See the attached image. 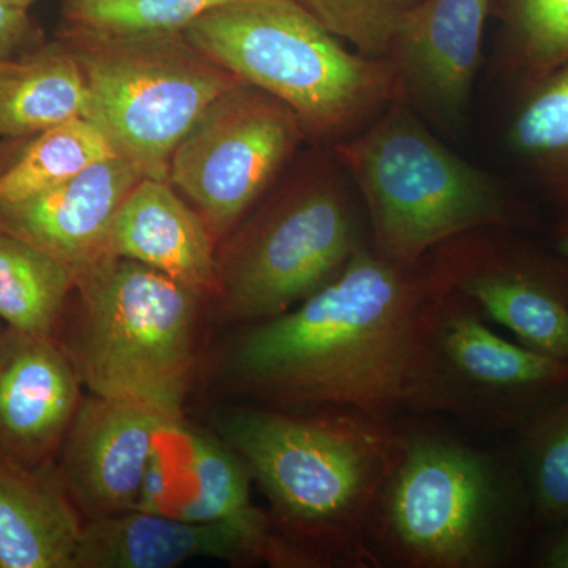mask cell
<instances>
[{
  "label": "cell",
  "instance_id": "1",
  "mask_svg": "<svg viewBox=\"0 0 568 568\" xmlns=\"http://www.w3.org/2000/svg\"><path fill=\"white\" fill-rule=\"evenodd\" d=\"M440 286L429 257L395 263L369 242L294 308L244 325L220 373L246 405L353 410L387 420L447 414L425 317Z\"/></svg>",
  "mask_w": 568,
  "mask_h": 568
},
{
  "label": "cell",
  "instance_id": "2",
  "mask_svg": "<svg viewBox=\"0 0 568 568\" xmlns=\"http://www.w3.org/2000/svg\"><path fill=\"white\" fill-rule=\"evenodd\" d=\"M267 496L290 567H377L373 515L406 429L353 410L241 405L212 418Z\"/></svg>",
  "mask_w": 568,
  "mask_h": 568
},
{
  "label": "cell",
  "instance_id": "3",
  "mask_svg": "<svg viewBox=\"0 0 568 568\" xmlns=\"http://www.w3.org/2000/svg\"><path fill=\"white\" fill-rule=\"evenodd\" d=\"M530 526L514 463L437 433L406 432L369 544L377 564L495 568L510 562Z\"/></svg>",
  "mask_w": 568,
  "mask_h": 568
},
{
  "label": "cell",
  "instance_id": "4",
  "mask_svg": "<svg viewBox=\"0 0 568 568\" xmlns=\"http://www.w3.org/2000/svg\"><path fill=\"white\" fill-rule=\"evenodd\" d=\"M182 37L239 81L290 106L304 132L336 144L402 100L388 59L347 50L298 0H227Z\"/></svg>",
  "mask_w": 568,
  "mask_h": 568
},
{
  "label": "cell",
  "instance_id": "5",
  "mask_svg": "<svg viewBox=\"0 0 568 568\" xmlns=\"http://www.w3.org/2000/svg\"><path fill=\"white\" fill-rule=\"evenodd\" d=\"M335 153L364 201L373 248L395 263L418 265L459 235L529 222L517 197L437 140L402 100Z\"/></svg>",
  "mask_w": 568,
  "mask_h": 568
},
{
  "label": "cell",
  "instance_id": "6",
  "mask_svg": "<svg viewBox=\"0 0 568 568\" xmlns=\"http://www.w3.org/2000/svg\"><path fill=\"white\" fill-rule=\"evenodd\" d=\"M78 312L61 343L89 394L133 399L183 418L197 358L203 295L104 254L74 272Z\"/></svg>",
  "mask_w": 568,
  "mask_h": 568
},
{
  "label": "cell",
  "instance_id": "7",
  "mask_svg": "<svg viewBox=\"0 0 568 568\" xmlns=\"http://www.w3.org/2000/svg\"><path fill=\"white\" fill-rule=\"evenodd\" d=\"M365 241L354 197L335 175L283 193L216 257V310L223 323L282 315L332 282Z\"/></svg>",
  "mask_w": 568,
  "mask_h": 568
},
{
  "label": "cell",
  "instance_id": "8",
  "mask_svg": "<svg viewBox=\"0 0 568 568\" xmlns=\"http://www.w3.org/2000/svg\"><path fill=\"white\" fill-rule=\"evenodd\" d=\"M84 71V118L145 178L166 179L171 155L194 122L237 78L182 33L144 39L84 36L73 51Z\"/></svg>",
  "mask_w": 568,
  "mask_h": 568
},
{
  "label": "cell",
  "instance_id": "9",
  "mask_svg": "<svg viewBox=\"0 0 568 568\" xmlns=\"http://www.w3.org/2000/svg\"><path fill=\"white\" fill-rule=\"evenodd\" d=\"M290 106L239 81L179 142L168 181L200 212L213 237H226L260 200L304 136Z\"/></svg>",
  "mask_w": 568,
  "mask_h": 568
},
{
  "label": "cell",
  "instance_id": "10",
  "mask_svg": "<svg viewBox=\"0 0 568 568\" xmlns=\"http://www.w3.org/2000/svg\"><path fill=\"white\" fill-rule=\"evenodd\" d=\"M426 336L447 414L523 432L568 394V364L497 334L476 306L440 286Z\"/></svg>",
  "mask_w": 568,
  "mask_h": 568
},
{
  "label": "cell",
  "instance_id": "11",
  "mask_svg": "<svg viewBox=\"0 0 568 568\" xmlns=\"http://www.w3.org/2000/svg\"><path fill=\"white\" fill-rule=\"evenodd\" d=\"M484 230L452 239L429 261L440 282L518 343L568 364V260Z\"/></svg>",
  "mask_w": 568,
  "mask_h": 568
},
{
  "label": "cell",
  "instance_id": "12",
  "mask_svg": "<svg viewBox=\"0 0 568 568\" xmlns=\"http://www.w3.org/2000/svg\"><path fill=\"white\" fill-rule=\"evenodd\" d=\"M178 420L133 399H82L52 473L84 521L138 508L160 433Z\"/></svg>",
  "mask_w": 568,
  "mask_h": 568
},
{
  "label": "cell",
  "instance_id": "13",
  "mask_svg": "<svg viewBox=\"0 0 568 568\" xmlns=\"http://www.w3.org/2000/svg\"><path fill=\"white\" fill-rule=\"evenodd\" d=\"M493 0H425L399 22L386 59L402 102L455 129L469 108Z\"/></svg>",
  "mask_w": 568,
  "mask_h": 568
},
{
  "label": "cell",
  "instance_id": "14",
  "mask_svg": "<svg viewBox=\"0 0 568 568\" xmlns=\"http://www.w3.org/2000/svg\"><path fill=\"white\" fill-rule=\"evenodd\" d=\"M200 558L287 567L272 525L189 521L134 508L85 519L73 568H173Z\"/></svg>",
  "mask_w": 568,
  "mask_h": 568
},
{
  "label": "cell",
  "instance_id": "15",
  "mask_svg": "<svg viewBox=\"0 0 568 568\" xmlns=\"http://www.w3.org/2000/svg\"><path fill=\"white\" fill-rule=\"evenodd\" d=\"M82 399L81 377L58 336L0 331V454L52 469Z\"/></svg>",
  "mask_w": 568,
  "mask_h": 568
},
{
  "label": "cell",
  "instance_id": "16",
  "mask_svg": "<svg viewBox=\"0 0 568 568\" xmlns=\"http://www.w3.org/2000/svg\"><path fill=\"white\" fill-rule=\"evenodd\" d=\"M250 487L252 477L233 448L182 418L160 433L138 510L189 521L272 525L267 511L254 506Z\"/></svg>",
  "mask_w": 568,
  "mask_h": 568
},
{
  "label": "cell",
  "instance_id": "17",
  "mask_svg": "<svg viewBox=\"0 0 568 568\" xmlns=\"http://www.w3.org/2000/svg\"><path fill=\"white\" fill-rule=\"evenodd\" d=\"M144 174L123 156L17 203L0 204V231L70 265L73 272L108 254L119 209Z\"/></svg>",
  "mask_w": 568,
  "mask_h": 568
},
{
  "label": "cell",
  "instance_id": "18",
  "mask_svg": "<svg viewBox=\"0 0 568 568\" xmlns=\"http://www.w3.org/2000/svg\"><path fill=\"white\" fill-rule=\"evenodd\" d=\"M108 253L149 265L203 297H215L213 234L166 179L142 178L119 209Z\"/></svg>",
  "mask_w": 568,
  "mask_h": 568
},
{
  "label": "cell",
  "instance_id": "19",
  "mask_svg": "<svg viewBox=\"0 0 568 568\" xmlns=\"http://www.w3.org/2000/svg\"><path fill=\"white\" fill-rule=\"evenodd\" d=\"M82 525L52 469L0 454V568H73Z\"/></svg>",
  "mask_w": 568,
  "mask_h": 568
},
{
  "label": "cell",
  "instance_id": "20",
  "mask_svg": "<svg viewBox=\"0 0 568 568\" xmlns=\"http://www.w3.org/2000/svg\"><path fill=\"white\" fill-rule=\"evenodd\" d=\"M88 85L73 52L0 62V136H26L84 118Z\"/></svg>",
  "mask_w": 568,
  "mask_h": 568
},
{
  "label": "cell",
  "instance_id": "21",
  "mask_svg": "<svg viewBox=\"0 0 568 568\" xmlns=\"http://www.w3.org/2000/svg\"><path fill=\"white\" fill-rule=\"evenodd\" d=\"M73 290L70 265L0 231V321L6 327L55 336Z\"/></svg>",
  "mask_w": 568,
  "mask_h": 568
},
{
  "label": "cell",
  "instance_id": "22",
  "mask_svg": "<svg viewBox=\"0 0 568 568\" xmlns=\"http://www.w3.org/2000/svg\"><path fill=\"white\" fill-rule=\"evenodd\" d=\"M106 134L85 118L37 133L36 140L0 174V204L17 203L77 178L93 164L118 156Z\"/></svg>",
  "mask_w": 568,
  "mask_h": 568
},
{
  "label": "cell",
  "instance_id": "23",
  "mask_svg": "<svg viewBox=\"0 0 568 568\" xmlns=\"http://www.w3.org/2000/svg\"><path fill=\"white\" fill-rule=\"evenodd\" d=\"M528 85L508 142L568 212V65Z\"/></svg>",
  "mask_w": 568,
  "mask_h": 568
},
{
  "label": "cell",
  "instance_id": "24",
  "mask_svg": "<svg viewBox=\"0 0 568 568\" xmlns=\"http://www.w3.org/2000/svg\"><path fill=\"white\" fill-rule=\"evenodd\" d=\"M517 469L532 528L568 525V394L519 432Z\"/></svg>",
  "mask_w": 568,
  "mask_h": 568
},
{
  "label": "cell",
  "instance_id": "25",
  "mask_svg": "<svg viewBox=\"0 0 568 568\" xmlns=\"http://www.w3.org/2000/svg\"><path fill=\"white\" fill-rule=\"evenodd\" d=\"M227 0H70L69 20L84 36L144 39L178 36Z\"/></svg>",
  "mask_w": 568,
  "mask_h": 568
},
{
  "label": "cell",
  "instance_id": "26",
  "mask_svg": "<svg viewBox=\"0 0 568 568\" xmlns=\"http://www.w3.org/2000/svg\"><path fill=\"white\" fill-rule=\"evenodd\" d=\"M508 54L532 84L568 65V0H508Z\"/></svg>",
  "mask_w": 568,
  "mask_h": 568
},
{
  "label": "cell",
  "instance_id": "27",
  "mask_svg": "<svg viewBox=\"0 0 568 568\" xmlns=\"http://www.w3.org/2000/svg\"><path fill=\"white\" fill-rule=\"evenodd\" d=\"M339 40L368 58L386 59L399 22L425 0H298Z\"/></svg>",
  "mask_w": 568,
  "mask_h": 568
},
{
  "label": "cell",
  "instance_id": "28",
  "mask_svg": "<svg viewBox=\"0 0 568 568\" xmlns=\"http://www.w3.org/2000/svg\"><path fill=\"white\" fill-rule=\"evenodd\" d=\"M32 33L28 10L0 3V62L10 61Z\"/></svg>",
  "mask_w": 568,
  "mask_h": 568
},
{
  "label": "cell",
  "instance_id": "29",
  "mask_svg": "<svg viewBox=\"0 0 568 568\" xmlns=\"http://www.w3.org/2000/svg\"><path fill=\"white\" fill-rule=\"evenodd\" d=\"M537 566L568 568V525L548 530V537L538 549Z\"/></svg>",
  "mask_w": 568,
  "mask_h": 568
},
{
  "label": "cell",
  "instance_id": "30",
  "mask_svg": "<svg viewBox=\"0 0 568 568\" xmlns=\"http://www.w3.org/2000/svg\"><path fill=\"white\" fill-rule=\"evenodd\" d=\"M552 241H555L556 252L568 260V216L556 227L555 233H552Z\"/></svg>",
  "mask_w": 568,
  "mask_h": 568
},
{
  "label": "cell",
  "instance_id": "31",
  "mask_svg": "<svg viewBox=\"0 0 568 568\" xmlns=\"http://www.w3.org/2000/svg\"><path fill=\"white\" fill-rule=\"evenodd\" d=\"M33 2H36V0H0V3H2V6L17 7V9L24 10H28Z\"/></svg>",
  "mask_w": 568,
  "mask_h": 568
},
{
  "label": "cell",
  "instance_id": "32",
  "mask_svg": "<svg viewBox=\"0 0 568 568\" xmlns=\"http://www.w3.org/2000/svg\"><path fill=\"white\" fill-rule=\"evenodd\" d=\"M2 328H3V325H0V331H2Z\"/></svg>",
  "mask_w": 568,
  "mask_h": 568
}]
</instances>
